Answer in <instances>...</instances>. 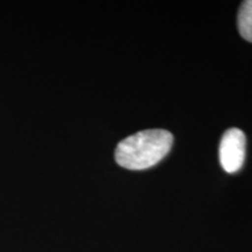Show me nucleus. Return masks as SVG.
Here are the masks:
<instances>
[{"label":"nucleus","mask_w":252,"mask_h":252,"mask_svg":"<svg viewBox=\"0 0 252 252\" xmlns=\"http://www.w3.org/2000/svg\"><path fill=\"white\" fill-rule=\"evenodd\" d=\"M173 135L166 130H145L128 135L118 144L115 159L119 166L132 171H141L156 166L168 154Z\"/></svg>","instance_id":"1"},{"label":"nucleus","mask_w":252,"mask_h":252,"mask_svg":"<svg viewBox=\"0 0 252 252\" xmlns=\"http://www.w3.org/2000/svg\"><path fill=\"white\" fill-rule=\"evenodd\" d=\"M247 152V138L244 132L232 127L224 132L220 143V162L226 173L234 174L243 167Z\"/></svg>","instance_id":"2"},{"label":"nucleus","mask_w":252,"mask_h":252,"mask_svg":"<svg viewBox=\"0 0 252 252\" xmlns=\"http://www.w3.org/2000/svg\"><path fill=\"white\" fill-rule=\"evenodd\" d=\"M237 27L241 36L252 42V0L242 2L237 15Z\"/></svg>","instance_id":"3"}]
</instances>
